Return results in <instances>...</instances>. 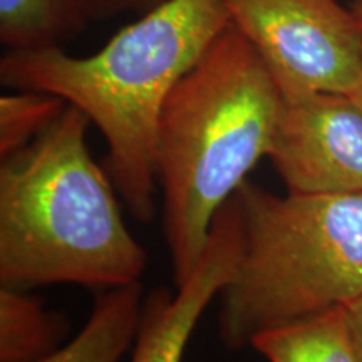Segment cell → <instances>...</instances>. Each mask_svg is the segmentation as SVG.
<instances>
[{
  "label": "cell",
  "mask_w": 362,
  "mask_h": 362,
  "mask_svg": "<svg viewBox=\"0 0 362 362\" xmlns=\"http://www.w3.org/2000/svg\"><path fill=\"white\" fill-rule=\"evenodd\" d=\"M230 24L223 0H163L101 51L74 57L57 45L8 51L2 84L62 98L107 143V173L131 215H155V146L170 93Z\"/></svg>",
  "instance_id": "6da1fadb"
},
{
  "label": "cell",
  "mask_w": 362,
  "mask_h": 362,
  "mask_svg": "<svg viewBox=\"0 0 362 362\" xmlns=\"http://www.w3.org/2000/svg\"><path fill=\"white\" fill-rule=\"evenodd\" d=\"M282 104L260 56L232 24L170 93L155 166L176 285L200 262L221 206L269 156Z\"/></svg>",
  "instance_id": "7a4b0ae2"
},
{
  "label": "cell",
  "mask_w": 362,
  "mask_h": 362,
  "mask_svg": "<svg viewBox=\"0 0 362 362\" xmlns=\"http://www.w3.org/2000/svg\"><path fill=\"white\" fill-rule=\"evenodd\" d=\"M90 121L69 106L0 165V287L141 282L146 250L126 226L112 180L90 156Z\"/></svg>",
  "instance_id": "3957f363"
},
{
  "label": "cell",
  "mask_w": 362,
  "mask_h": 362,
  "mask_svg": "<svg viewBox=\"0 0 362 362\" xmlns=\"http://www.w3.org/2000/svg\"><path fill=\"white\" fill-rule=\"evenodd\" d=\"M243 242L220 293L226 349L264 330L341 309L362 296V192L285 197L243 181L235 193Z\"/></svg>",
  "instance_id": "277c9868"
},
{
  "label": "cell",
  "mask_w": 362,
  "mask_h": 362,
  "mask_svg": "<svg viewBox=\"0 0 362 362\" xmlns=\"http://www.w3.org/2000/svg\"><path fill=\"white\" fill-rule=\"evenodd\" d=\"M284 99L354 93L362 79V22L337 0H223Z\"/></svg>",
  "instance_id": "5b68a950"
},
{
  "label": "cell",
  "mask_w": 362,
  "mask_h": 362,
  "mask_svg": "<svg viewBox=\"0 0 362 362\" xmlns=\"http://www.w3.org/2000/svg\"><path fill=\"white\" fill-rule=\"evenodd\" d=\"M267 158L288 193H361L362 107L337 93L284 99Z\"/></svg>",
  "instance_id": "8992f818"
},
{
  "label": "cell",
  "mask_w": 362,
  "mask_h": 362,
  "mask_svg": "<svg viewBox=\"0 0 362 362\" xmlns=\"http://www.w3.org/2000/svg\"><path fill=\"white\" fill-rule=\"evenodd\" d=\"M242 242V211L233 194L216 214L200 262L176 293L160 287L144 297L129 362H183L205 309L233 277Z\"/></svg>",
  "instance_id": "52a82bcc"
},
{
  "label": "cell",
  "mask_w": 362,
  "mask_h": 362,
  "mask_svg": "<svg viewBox=\"0 0 362 362\" xmlns=\"http://www.w3.org/2000/svg\"><path fill=\"white\" fill-rule=\"evenodd\" d=\"M143 302L141 282L101 291L78 336L35 362H121L133 349Z\"/></svg>",
  "instance_id": "ba28073f"
},
{
  "label": "cell",
  "mask_w": 362,
  "mask_h": 362,
  "mask_svg": "<svg viewBox=\"0 0 362 362\" xmlns=\"http://www.w3.org/2000/svg\"><path fill=\"white\" fill-rule=\"evenodd\" d=\"M250 346L269 362H361L344 307L264 330Z\"/></svg>",
  "instance_id": "9c48e42d"
},
{
  "label": "cell",
  "mask_w": 362,
  "mask_h": 362,
  "mask_svg": "<svg viewBox=\"0 0 362 362\" xmlns=\"http://www.w3.org/2000/svg\"><path fill=\"white\" fill-rule=\"evenodd\" d=\"M67 320L29 291L0 287V362H35L59 347Z\"/></svg>",
  "instance_id": "30bf717a"
},
{
  "label": "cell",
  "mask_w": 362,
  "mask_h": 362,
  "mask_svg": "<svg viewBox=\"0 0 362 362\" xmlns=\"http://www.w3.org/2000/svg\"><path fill=\"white\" fill-rule=\"evenodd\" d=\"M84 7L86 0H0V40L11 51L56 45Z\"/></svg>",
  "instance_id": "8fae6325"
},
{
  "label": "cell",
  "mask_w": 362,
  "mask_h": 362,
  "mask_svg": "<svg viewBox=\"0 0 362 362\" xmlns=\"http://www.w3.org/2000/svg\"><path fill=\"white\" fill-rule=\"evenodd\" d=\"M62 98L40 90H19L0 98V156L29 146L64 112Z\"/></svg>",
  "instance_id": "7c38bea8"
},
{
  "label": "cell",
  "mask_w": 362,
  "mask_h": 362,
  "mask_svg": "<svg viewBox=\"0 0 362 362\" xmlns=\"http://www.w3.org/2000/svg\"><path fill=\"white\" fill-rule=\"evenodd\" d=\"M344 310H346L347 327H349L352 342H354L357 356L362 362V296L357 297L347 307H344Z\"/></svg>",
  "instance_id": "4fadbf2b"
},
{
  "label": "cell",
  "mask_w": 362,
  "mask_h": 362,
  "mask_svg": "<svg viewBox=\"0 0 362 362\" xmlns=\"http://www.w3.org/2000/svg\"><path fill=\"white\" fill-rule=\"evenodd\" d=\"M144 2V0H86V6L93 4V6H103L107 8H121V7H129L134 4Z\"/></svg>",
  "instance_id": "5bb4252c"
},
{
  "label": "cell",
  "mask_w": 362,
  "mask_h": 362,
  "mask_svg": "<svg viewBox=\"0 0 362 362\" xmlns=\"http://www.w3.org/2000/svg\"><path fill=\"white\" fill-rule=\"evenodd\" d=\"M351 8H352V12H354L356 16L359 17V21L362 22V0H354V2H352Z\"/></svg>",
  "instance_id": "9a60e30c"
},
{
  "label": "cell",
  "mask_w": 362,
  "mask_h": 362,
  "mask_svg": "<svg viewBox=\"0 0 362 362\" xmlns=\"http://www.w3.org/2000/svg\"><path fill=\"white\" fill-rule=\"evenodd\" d=\"M351 96H352V98H354V99H356V101H357V103H359V106L362 107V79H361V83H359V86H357V89L354 90V93H352V94H351Z\"/></svg>",
  "instance_id": "2e32d148"
}]
</instances>
